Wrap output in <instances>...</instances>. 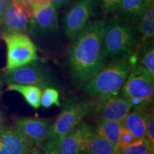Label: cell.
I'll use <instances>...</instances> for the list:
<instances>
[{"instance_id": "1", "label": "cell", "mask_w": 154, "mask_h": 154, "mask_svg": "<svg viewBox=\"0 0 154 154\" xmlns=\"http://www.w3.org/2000/svg\"><path fill=\"white\" fill-rule=\"evenodd\" d=\"M106 21H91L75 37L67 56L72 83L82 87L103 66L102 39Z\"/></svg>"}, {"instance_id": "2", "label": "cell", "mask_w": 154, "mask_h": 154, "mask_svg": "<svg viewBox=\"0 0 154 154\" xmlns=\"http://www.w3.org/2000/svg\"><path fill=\"white\" fill-rule=\"evenodd\" d=\"M140 42L136 25L119 18L106 22L102 39V51L107 59H117L133 55Z\"/></svg>"}, {"instance_id": "3", "label": "cell", "mask_w": 154, "mask_h": 154, "mask_svg": "<svg viewBox=\"0 0 154 154\" xmlns=\"http://www.w3.org/2000/svg\"><path fill=\"white\" fill-rule=\"evenodd\" d=\"M136 62V58L133 55L113 59L83 86L84 90L91 97L118 96L131 67Z\"/></svg>"}, {"instance_id": "4", "label": "cell", "mask_w": 154, "mask_h": 154, "mask_svg": "<svg viewBox=\"0 0 154 154\" xmlns=\"http://www.w3.org/2000/svg\"><path fill=\"white\" fill-rule=\"evenodd\" d=\"M154 78L137 61L132 64L121 88V96L132 107L151 104L153 99Z\"/></svg>"}, {"instance_id": "5", "label": "cell", "mask_w": 154, "mask_h": 154, "mask_svg": "<svg viewBox=\"0 0 154 154\" xmlns=\"http://www.w3.org/2000/svg\"><path fill=\"white\" fill-rule=\"evenodd\" d=\"M4 79L8 84L33 85L41 88H56L58 86L54 73L47 63L38 59L17 69L5 70Z\"/></svg>"}, {"instance_id": "6", "label": "cell", "mask_w": 154, "mask_h": 154, "mask_svg": "<svg viewBox=\"0 0 154 154\" xmlns=\"http://www.w3.org/2000/svg\"><path fill=\"white\" fill-rule=\"evenodd\" d=\"M92 106V100L76 97L69 99L64 103L60 115L53 123L51 138L59 139L74 129L85 117L90 116Z\"/></svg>"}, {"instance_id": "7", "label": "cell", "mask_w": 154, "mask_h": 154, "mask_svg": "<svg viewBox=\"0 0 154 154\" xmlns=\"http://www.w3.org/2000/svg\"><path fill=\"white\" fill-rule=\"evenodd\" d=\"M2 38L7 50L6 71L17 69L38 59L36 45L26 34L3 33Z\"/></svg>"}, {"instance_id": "8", "label": "cell", "mask_w": 154, "mask_h": 154, "mask_svg": "<svg viewBox=\"0 0 154 154\" xmlns=\"http://www.w3.org/2000/svg\"><path fill=\"white\" fill-rule=\"evenodd\" d=\"M32 14L28 25V32L34 38H43L54 34L59 29V17L57 9L49 5H33Z\"/></svg>"}, {"instance_id": "9", "label": "cell", "mask_w": 154, "mask_h": 154, "mask_svg": "<svg viewBox=\"0 0 154 154\" xmlns=\"http://www.w3.org/2000/svg\"><path fill=\"white\" fill-rule=\"evenodd\" d=\"M97 6L98 0H79L69 9L63 21L65 34L69 39H74L91 22Z\"/></svg>"}, {"instance_id": "10", "label": "cell", "mask_w": 154, "mask_h": 154, "mask_svg": "<svg viewBox=\"0 0 154 154\" xmlns=\"http://www.w3.org/2000/svg\"><path fill=\"white\" fill-rule=\"evenodd\" d=\"M92 110L90 116H93L101 120L116 121L123 122L130 111L132 106L122 96L109 97H95L92 100Z\"/></svg>"}, {"instance_id": "11", "label": "cell", "mask_w": 154, "mask_h": 154, "mask_svg": "<svg viewBox=\"0 0 154 154\" xmlns=\"http://www.w3.org/2000/svg\"><path fill=\"white\" fill-rule=\"evenodd\" d=\"M53 121L51 119L34 117L17 116L14 126L33 145L42 146L51 138Z\"/></svg>"}, {"instance_id": "12", "label": "cell", "mask_w": 154, "mask_h": 154, "mask_svg": "<svg viewBox=\"0 0 154 154\" xmlns=\"http://www.w3.org/2000/svg\"><path fill=\"white\" fill-rule=\"evenodd\" d=\"M32 14V5L26 1L10 0L2 24L4 33L26 34Z\"/></svg>"}, {"instance_id": "13", "label": "cell", "mask_w": 154, "mask_h": 154, "mask_svg": "<svg viewBox=\"0 0 154 154\" xmlns=\"http://www.w3.org/2000/svg\"><path fill=\"white\" fill-rule=\"evenodd\" d=\"M93 129L85 122L81 123L74 129L59 139H56L61 154H82L88 135Z\"/></svg>"}, {"instance_id": "14", "label": "cell", "mask_w": 154, "mask_h": 154, "mask_svg": "<svg viewBox=\"0 0 154 154\" xmlns=\"http://www.w3.org/2000/svg\"><path fill=\"white\" fill-rule=\"evenodd\" d=\"M30 145L33 144L14 126L0 131V154H21Z\"/></svg>"}, {"instance_id": "15", "label": "cell", "mask_w": 154, "mask_h": 154, "mask_svg": "<svg viewBox=\"0 0 154 154\" xmlns=\"http://www.w3.org/2000/svg\"><path fill=\"white\" fill-rule=\"evenodd\" d=\"M151 104H141L134 107L123 121L122 124L134 135L136 139L146 137V122Z\"/></svg>"}, {"instance_id": "16", "label": "cell", "mask_w": 154, "mask_h": 154, "mask_svg": "<svg viewBox=\"0 0 154 154\" xmlns=\"http://www.w3.org/2000/svg\"><path fill=\"white\" fill-rule=\"evenodd\" d=\"M118 146L99 136L94 130L86 137L84 145V153L87 154H116Z\"/></svg>"}, {"instance_id": "17", "label": "cell", "mask_w": 154, "mask_h": 154, "mask_svg": "<svg viewBox=\"0 0 154 154\" xmlns=\"http://www.w3.org/2000/svg\"><path fill=\"white\" fill-rule=\"evenodd\" d=\"M147 0H121L118 10L125 22L136 25L147 7Z\"/></svg>"}, {"instance_id": "18", "label": "cell", "mask_w": 154, "mask_h": 154, "mask_svg": "<svg viewBox=\"0 0 154 154\" xmlns=\"http://www.w3.org/2000/svg\"><path fill=\"white\" fill-rule=\"evenodd\" d=\"M139 32L140 42L153 41L154 9L153 4H148L147 7L136 24Z\"/></svg>"}, {"instance_id": "19", "label": "cell", "mask_w": 154, "mask_h": 154, "mask_svg": "<svg viewBox=\"0 0 154 154\" xmlns=\"http://www.w3.org/2000/svg\"><path fill=\"white\" fill-rule=\"evenodd\" d=\"M7 91L19 92L23 96L26 103L34 109H38L40 107V99L42 93V88L38 86L17 84H8Z\"/></svg>"}, {"instance_id": "20", "label": "cell", "mask_w": 154, "mask_h": 154, "mask_svg": "<svg viewBox=\"0 0 154 154\" xmlns=\"http://www.w3.org/2000/svg\"><path fill=\"white\" fill-rule=\"evenodd\" d=\"M134 54L140 64L154 78V48L153 41L140 42Z\"/></svg>"}, {"instance_id": "21", "label": "cell", "mask_w": 154, "mask_h": 154, "mask_svg": "<svg viewBox=\"0 0 154 154\" xmlns=\"http://www.w3.org/2000/svg\"><path fill=\"white\" fill-rule=\"evenodd\" d=\"M121 125L122 123L119 121L108 120L99 121L94 131L99 136L110 141L111 143L118 146Z\"/></svg>"}, {"instance_id": "22", "label": "cell", "mask_w": 154, "mask_h": 154, "mask_svg": "<svg viewBox=\"0 0 154 154\" xmlns=\"http://www.w3.org/2000/svg\"><path fill=\"white\" fill-rule=\"evenodd\" d=\"M153 152L154 149L145 137L136 139L124 148H118L117 154H153Z\"/></svg>"}, {"instance_id": "23", "label": "cell", "mask_w": 154, "mask_h": 154, "mask_svg": "<svg viewBox=\"0 0 154 154\" xmlns=\"http://www.w3.org/2000/svg\"><path fill=\"white\" fill-rule=\"evenodd\" d=\"M40 106H42L44 109H49L52 106L60 107L61 103L59 101V91L55 88L52 87L44 88L40 99Z\"/></svg>"}, {"instance_id": "24", "label": "cell", "mask_w": 154, "mask_h": 154, "mask_svg": "<svg viewBox=\"0 0 154 154\" xmlns=\"http://www.w3.org/2000/svg\"><path fill=\"white\" fill-rule=\"evenodd\" d=\"M146 138L154 149V114L153 109L152 107L150 109L147 117Z\"/></svg>"}, {"instance_id": "25", "label": "cell", "mask_w": 154, "mask_h": 154, "mask_svg": "<svg viewBox=\"0 0 154 154\" xmlns=\"http://www.w3.org/2000/svg\"><path fill=\"white\" fill-rule=\"evenodd\" d=\"M135 140H136V138H134V135L131 134V132L126 126H124V125H121L120 134H119L118 146L119 149L125 147V146L128 145V144L131 143Z\"/></svg>"}, {"instance_id": "26", "label": "cell", "mask_w": 154, "mask_h": 154, "mask_svg": "<svg viewBox=\"0 0 154 154\" xmlns=\"http://www.w3.org/2000/svg\"><path fill=\"white\" fill-rule=\"evenodd\" d=\"M40 148L43 150L44 154H61L57 140L54 138H49Z\"/></svg>"}, {"instance_id": "27", "label": "cell", "mask_w": 154, "mask_h": 154, "mask_svg": "<svg viewBox=\"0 0 154 154\" xmlns=\"http://www.w3.org/2000/svg\"><path fill=\"white\" fill-rule=\"evenodd\" d=\"M121 0H102L103 7L108 13H111L118 10Z\"/></svg>"}, {"instance_id": "28", "label": "cell", "mask_w": 154, "mask_h": 154, "mask_svg": "<svg viewBox=\"0 0 154 154\" xmlns=\"http://www.w3.org/2000/svg\"><path fill=\"white\" fill-rule=\"evenodd\" d=\"M21 154H44L41 148L35 145L29 146Z\"/></svg>"}, {"instance_id": "29", "label": "cell", "mask_w": 154, "mask_h": 154, "mask_svg": "<svg viewBox=\"0 0 154 154\" xmlns=\"http://www.w3.org/2000/svg\"><path fill=\"white\" fill-rule=\"evenodd\" d=\"M10 0H0V26H2L3 22L4 16H5V11L9 4Z\"/></svg>"}, {"instance_id": "30", "label": "cell", "mask_w": 154, "mask_h": 154, "mask_svg": "<svg viewBox=\"0 0 154 154\" xmlns=\"http://www.w3.org/2000/svg\"><path fill=\"white\" fill-rule=\"evenodd\" d=\"M71 0H51V4L56 9H59L62 7L63 6L69 3Z\"/></svg>"}, {"instance_id": "31", "label": "cell", "mask_w": 154, "mask_h": 154, "mask_svg": "<svg viewBox=\"0 0 154 154\" xmlns=\"http://www.w3.org/2000/svg\"><path fill=\"white\" fill-rule=\"evenodd\" d=\"M26 2H28L30 5H49L51 3V0H26Z\"/></svg>"}, {"instance_id": "32", "label": "cell", "mask_w": 154, "mask_h": 154, "mask_svg": "<svg viewBox=\"0 0 154 154\" xmlns=\"http://www.w3.org/2000/svg\"><path fill=\"white\" fill-rule=\"evenodd\" d=\"M5 116H4L3 113L2 112V111L0 110V131L5 128Z\"/></svg>"}, {"instance_id": "33", "label": "cell", "mask_w": 154, "mask_h": 154, "mask_svg": "<svg viewBox=\"0 0 154 154\" xmlns=\"http://www.w3.org/2000/svg\"><path fill=\"white\" fill-rule=\"evenodd\" d=\"M3 86V83H2V80L1 76H0V96H1V93H2V88Z\"/></svg>"}, {"instance_id": "34", "label": "cell", "mask_w": 154, "mask_h": 154, "mask_svg": "<svg viewBox=\"0 0 154 154\" xmlns=\"http://www.w3.org/2000/svg\"><path fill=\"white\" fill-rule=\"evenodd\" d=\"M21 1H26V0H21Z\"/></svg>"}, {"instance_id": "35", "label": "cell", "mask_w": 154, "mask_h": 154, "mask_svg": "<svg viewBox=\"0 0 154 154\" xmlns=\"http://www.w3.org/2000/svg\"><path fill=\"white\" fill-rule=\"evenodd\" d=\"M116 154H117V153H116Z\"/></svg>"}]
</instances>
